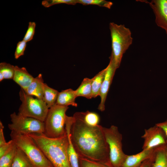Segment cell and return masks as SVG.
<instances>
[{
	"mask_svg": "<svg viewBox=\"0 0 167 167\" xmlns=\"http://www.w3.org/2000/svg\"><path fill=\"white\" fill-rule=\"evenodd\" d=\"M73 117L70 136L79 156L110 166L109 147L103 126L87 125L83 120L81 112L75 113Z\"/></svg>",
	"mask_w": 167,
	"mask_h": 167,
	"instance_id": "6da1fadb",
	"label": "cell"
},
{
	"mask_svg": "<svg viewBox=\"0 0 167 167\" xmlns=\"http://www.w3.org/2000/svg\"><path fill=\"white\" fill-rule=\"evenodd\" d=\"M28 24L27 30L23 39V40L26 42L32 39L35 33L36 26V24L35 22H30Z\"/></svg>",
	"mask_w": 167,
	"mask_h": 167,
	"instance_id": "83f0119b",
	"label": "cell"
},
{
	"mask_svg": "<svg viewBox=\"0 0 167 167\" xmlns=\"http://www.w3.org/2000/svg\"><path fill=\"white\" fill-rule=\"evenodd\" d=\"M81 113L84 121L87 125L92 126L99 125L100 117L97 113L88 111Z\"/></svg>",
	"mask_w": 167,
	"mask_h": 167,
	"instance_id": "603a6c76",
	"label": "cell"
},
{
	"mask_svg": "<svg viewBox=\"0 0 167 167\" xmlns=\"http://www.w3.org/2000/svg\"><path fill=\"white\" fill-rule=\"evenodd\" d=\"M165 145L159 147L156 149L152 167H167V158L165 151Z\"/></svg>",
	"mask_w": 167,
	"mask_h": 167,
	"instance_id": "44dd1931",
	"label": "cell"
},
{
	"mask_svg": "<svg viewBox=\"0 0 167 167\" xmlns=\"http://www.w3.org/2000/svg\"><path fill=\"white\" fill-rule=\"evenodd\" d=\"M59 92L45 83L42 100L49 109L56 104Z\"/></svg>",
	"mask_w": 167,
	"mask_h": 167,
	"instance_id": "ac0fdd59",
	"label": "cell"
},
{
	"mask_svg": "<svg viewBox=\"0 0 167 167\" xmlns=\"http://www.w3.org/2000/svg\"><path fill=\"white\" fill-rule=\"evenodd\" d=\"M26 46L27 42L23 40L17 43L14 54L16 59L24 55Z\"/></svg>",
	"mask_w": 167,
	"mask_h": 167,
	"instance_id": "f1b7e54d",
	"label": "cell"
},
{
	"mask_svg": "<svg viewBox=\"0 0 167 167\" xmlns=\"http://www.w3.org/2000/svg\"><path fill=\"white\" fill-rule=\"evenodd\" d=\"M28 135L33 139L54 167H71L67 155L66 132L64 136L57 138L48 137L44 134Z\"/></svg>",
	"mask_w": 167,
	"mask_h": 167,
	"instance_id": "7a4b0ae2",
	"label": "cell"
},
{
	"mask_svg": "<svg viewBox=\"0 0 167 167\" xmlns=\"http://www.w3.org/2000/svg\"><path fill=\"white\" fill-rule=\"evenodd\" d=\"M10 136L17 146L25 153L34 167H54L29 135L11 131Z\"/></svg>",
	"mask_w": 167,
	"mask_h": 167,
	"instance_id": "277c9868",
	"label": "cell"
},
{
	"mask_svg": "<svg viewBox=\"0 0 167 167\" xmlns=\"http://www.w3.org/2000/svg\"><path fill=\"white\" fill-rule=\"evenodd\" d=\"M45 83L42 74H39L34 78L32 83L25 92L28 94L34 96L39 99H42Z\"/></svg>",
	"mask_w": 167,
	"mask_h": 167,
	"instance_id": "9a60e30c",
	"label": "cell"
},
{
	"mask_svg": "<svg viewBox=\"0 0 167 167\" xmlns=\"http://www.w3.org/2000/svg\"><path fill=\"white\" fill-rule=\"evenodd\" d=\"M17 148L14 142L8 151L0 157V167H11Z\"/></svg>",
	"mask_w": 167,
	"mask_h": 167,
	"instance_id": "7402d4cb",
	"label": "cell"
},
{
	"mask_svg": "<svg viewBox=\"0 0 167 167\" xmlns=\"http://www.w3.org/2000/svg\"><path fill=\"white\" fill-rule=\"evenodd\" d=\"M74 120L73 116H66L65 128L68 140L67 153L71 167H79V156L74 147L70 136L71 128Z\"/></svg>",
	"mask_w": 167,
	"mask_h": 167,
	"instance_id": "4fadbf2b",
	"label": "cell"
},
{
	"mask_svg": "<svg viewBox=\"0 0 167 167\" xmlns=\"http://www.w3.org/2000/svg\"><path fill=\"white\" fill-rule=\"evenodd\" d=\"M4 126L1 121H0V146L6 143V141L4 135Z\"/></svg>",
	"mask_w": 167,
	"mask_h": 167,
	"instance_id": "4dcf8cb0",
	"label": "cell"
},
{
	"mask_svg": "<svg viewBox=\"0 0 167 167\" xmlns=\"http://www.w3.org/2000/svg\"><path fill=\"white\" fill-rule=\"evenodd\" d=\"M158 148L143 150L136 154L127 155L121 167H138L145 161L154 156Z\"/></svg>",
	"mask_w": 167,
	"mask_h": 167,
	"instance_id": "7c38bea8",
	"label": "cell"
},
{
	"mask_svg": "<svg viewBox=\"0 0 167 167\" xmlns=\"http://www.w3.org/2000/svg\"><path fill=\"white\" fill-rule=\"evenodd\" d=\"M15 73V66L5 62L0 63V74L4 79H13Z\"/></svg>",
	"mask_w": 167,
	"mask_h": 167,
	"instance_id": "cb8c5ba5",
	"label": "cell"
},
{
	"mask_svg": "<svg viewBox=\"0 0 167 167\" xmlns=\"http://www.w3.org/2000/svg\"><path fill=\"white\" fill-rule=\"evenodd\" d=\"M68 106L55 104L49 108L44 123V134L48 137L57 138L66 134L65 124Z\"/></svg>",
	"mask_w": 167,
	"mask_h": 167,
	"instance_id": "5b68a950",
	"label": "cell"
},
{
	"mask_svg": "<svg viewBox=\"0 0 167 167\" xmlns=\"http://www.w3.org/2000/svg\"><path fill=\"white\" fill-rule=\"evenodd\" d=\"M92 78H84L80 85L75 90L76 96H82L88 99L92 97Z\"/></svg>",
	"mask_w": 167,
	"mask_h": 167,
	"instance_id": "d6986e66",
	"label": "cell"
},
{
	"mask_svg": "<svg viewBox=\"0 0 167 167\" xmlns=\"http://www.w3.org/2000/svg\"><path fill=\"white\" fill-rule=\"evenodd\" d=\"M34 77L24 67L15 66V73L13 79L24 91L32 83Z\"/></svg>",
	"mask_w": 167,
	"mask_h": 167,
	"instance_id": "5bb4252c",
	"label": "cell"
},
{
	"mask_svg": "<svg viewBox=\"0 0 167 167\" xmlns=\"http://www.w3.org/2000/svg\"><path fill=\"white\" fill-rule=\"evenodd\" d=\"M77 97L75 90L69 88L59 92L56 104L65 106L71 105L75 107L77 106L75 102Z\"/></svg>",
	"mask_w": 167,
	"mask_h": 167,
	"instance_id": "2e32d148",
	"label": "cell"
},
{
	"mask_svg": "<svg viewBox=\"0 0 167 167\" xmlns=\"http://www.w3.org/2000/svg\"><path fill=\"white\" fill-rule=\"evenodd\" d=\"M103 130L109 149V161L111 167H121L127 155L122 148V135L118 127L112 125L109 128L103 126Z\"/></svg>",
	"mask_w": 167,
	"mask_h": 167,
	"instance_id": "8992f818",
	"label": "cell"
},
{
	"mask_svg": "<svg viewBox=\"0 0 167 167\" xmlns=\"http://www.w3.org/2000/svg\"><path fill=\"white\" fill-rule=\"evenodd\" d=\"M155 156V155L152 158L145 161L138 167H152Z\"/></svg>",
	"mask_w": 167,
	"mask_h": 167,
	"instance_id": "1f68e13d",
	"label": "cell"
},
{
	"mask_svg": "<svg viewBox=\"0 0 167 167\" xmlns=\"http://www.w3.org/2000/svg\"><path fill=\"white\" fill-rule=\"evenodd\" d=\"M165 151L167 158V144H166L165 147Z\"/></svg>",
	"mask_w": 167,
	"mask_h": 167,
	"instance_id": "836d02e7",
	"label": "cell"
},
{
	"mask_svg": "<svg viewBox=\"0 0 167 167\" xmlns=\"http://www.w3.org/2000/svg\"><path fill=\"white\" fill-rule=\"evenodd\" d=\"M148 3L153 10L157 25L164 29L167 34V0H152L150 2L143 1Z\"/></svg>",
	"mask_w": 167,
	"mask_h": 167,
	"instance_id": "30bf717a",
	"label": "cell"
},
{
	"mask_svg": "<svg viewBox=\"0 0 167 167\" xmlns=\"http://www.w3.org/2000/svg\"><path fill=\"white\" fill-rule=\"evenodd\" d=\"M78 3L84 5H94L100 6L104 7L110 9L113 5V3L104 0H77Z\"/></svg>",
	"mask_w": 167,
	"mask_h": 167,
	"instance_id": "d4e9b609",
	"label": "cell"
},
{
	"mask_svg": "<svg viewBox=\"0 0 167 167\" xmlns=\"http://www.w3.org/2000/svg\"><path fill=\"white\" fill-rule=\"evenodd\" d=\"M112 42L111 54L116 69L120 65L123 54L133 41L130 29L124 25H118L113 22L109 25Z\"/></svg>",
	"mask_w": 167,
	"mask_h": 167,
	"instance_id": "3957f363",
	"label": "cell"
},
{
	"mask_svg": "<svg viewBox=\"0 0 167 167\" xmlns=\"http://www.w3.org/2000/svg\"><path fill=\"white\" fill-rule=\"evenodd\" d=\"M61 3L75 5L78 3L77 0H45L41 2L42 5L45 7Z\"/></svg>",
	"mask_w": 167,
	"mask_h": 167,
	"instance_id": "4316f807",
	"label": "cell"
},
{
	"mask_svg": "<svg viewBox=\"0 0 167 167\" xmlns=\"http://www.w3.org/2000/svg\"><path fill=\"white\" fill-rule=\"evenodd\" d=\"M14 143V141L11 139L5 144L0 146V157L8 151Z\"/></svg>",
	"mask_w": 167,
	"mask_h": 167,
	"instance_id": "f546056e",
	"label": "cell"
},
{
	"mask_svg": "<svg viewBox=\"0 0 167 167\" xmlns=\"http://www.w3.org/2000/svg\"><path fill=\"white\" fill-rule=\"evenodd\" d=\"M141 137L144 142L142 149H148L165 146L167 144V138L163 129L156 124L145 129Z\"/></svg>",
	"mask_w": 167,
	"mask_h": 167,
	"instance_id": "9c48e42d",
	"label": "cell"
},
{
	"mask_svg": "<svg viewBox=\"0 0 167 167\" xmlns=\"http://www.w3.org/2000/svg\"><path fill=\"white\" fill-rule=\"evenodd\" d=\"M19 96L22 103L18 113L44 122L49 108L42 99L34 98L33 96L26 93L22 88L20 90Z\"/></svg>",
	"mask_w": 167,
	"mask_h": 167,
	"instance_id": "52a82bcc",
	"label": "cell"
},
{
	"mask_svg": "<svg viewBox=\"0 0 167 167\" xmlns=\"http://www.w3.org/2000/svg\"><path fill=\"white\" fill-rule=\"evenodd\" d=\"M11 167H34L25 153L18 147Z\"/></svg>",
	"mask_w": 167,
	"mask_h": 167,
	"instance_id": "e0dca14e",
	"label": "cell"
},
{
	"mask_svg": "<svg viewBox=\"0 0 167 167\" xmlns=\"http://www.w3.org/2000/svg\"><path fill=\"white\" fill-rule=\"evenodd\" d=\"M155 124L163 129L165 134L167 138V119L164 122L157 123Z\"/></svg>",
	"mask_w": 167,
	"mask_h": 167,
	"instance_id": "d6a6232c",
	"label": "cell"
},
{
	"mask_svg": "<svg viewBox=\"0 0 167 167\" xmlns=\"http://www.w3.org/2000/svg\"><path fill=\"white\" fill-rule=\"evenodd\" d=\"M106 68L99 72L92 78V97L95 98L99 96L101 88L104 80Z\"/></svg>",
	"mask_w": 167,
	"mask_h": 167,
	"instance_id": "ffe728a7",
	"label": "cell"
},
{
	"mask_svg": "<svg viewBox=\"0 0 167 167\" xmlns=\"http://www.w3.org/2000/svg\"><path fill=\"white\" fill-rule=\"evenodd\" d=\"M10 118L11 123L8 124V127L11 131L24 135L44 133V122L15 112L11 114Z\"/></svg>",
	"mask_w": 167,
	"mask_h": 167,
	"instance_id": "ba28073f",
	"label": "cell"
},
{
	"mask_svg": "<svg viewBox=\"0 0 167 167\" xmlns=\"http://www.w3.org/2000/svg\"><path fill=\"white\" fill-rule=\"evenodd\" d=\"M110 61L106 68L105 76L100 91L99 96L101 102L98 106V109L101 111L105 109V103L110 86L117 69L114 66L112 57L111 55Z\"/></svg>",
	"mask_w": 167,
	"mask_h": 167,
	"instance_id": "8fae6325",
	"label": "cell"
},
{
	"mask_svg": "<svg viewBox=\"0 0 167 167\" xmlns=\"http://www.w3.org/2000/svg\"><path fill=\"white\" fill-rule=\"evenodd\" d=\"M79 167H111L105 164L79 156Z\"/></svg>",
	"mask_w": 167,
	"mask_h": 167,
	"instance_id": "484cf974",
	"label": "cell"
}]
</instances>
